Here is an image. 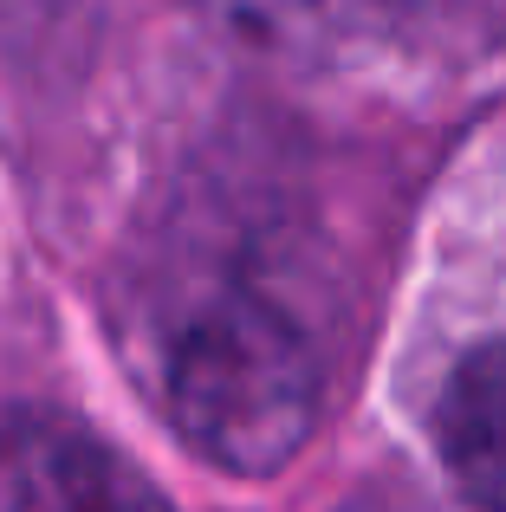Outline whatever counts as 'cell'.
Listing matches in <instances>:
<instances>
[{"instance_id":"cell-1","label":"cell","mask_w":506,"mask_h":512,"mask_svg":"<svg viewBox=\"0 0 506 512\" xmlns=\"http://www.w3.org/2000/svg\"><path fill=\"white\" fill-rule=\"evenodd\" d=\"M325 396V350L260 286H221L176 318L163 350V402L202 461L273 474L299 454Z\"/></svg>"},{"instance_id":"cell-2","label":"cell","mask_w":506,"mask_h":512,"mask_svg":"<svg viewBox=\"0 0 506 512\" xmlns=\"http://www.w3.org/2000/svg\"><path fill=\"white\" fill-rule=\"evenodd\" d=\"M260 33L318 52L461 59L506 33V0H234Z\"/></svg>"},{"instance_id":"cell-3","label":"cell","mask_w":506,"mask_h":512,"mask_svg":"<svg viewBox=\"0 0 506 512\" xmlns=\"http://www.w3.org/2000/svg\"><path fill=\"white\" fill-rule=\"evenodd\" d=\"M0 512H169V500L85 422L0 415Z\"/></svg>"},{"instance_id":"cell-4","label":"cell","mask_w":506,"mask_h":512,"mask_svg":"<svg viewBox=\"0 0 506 512\" xmlns=\"http://www.w3.org/2000/svg\"><path fill=\"white\" fill-rule=\"evenodd\" d=\"M435 448H442L455 487L468 493V506L506 512V338L468 350L442 383Z\"/></svg>"},{"instance_id":"cell-5","label":"cell","mask_w":506,"mask_h":512,"mask_svg":"<svg viewBox=\"0 0 506 512\" xmlns=\"http://www.w3.org/2000/svg\"><path fill=\"white\" fill-rule=\"evenodd\" d=\"M344 512H429L416 500V493H396V487H383V493H364V500H351Z\"/></svg>"}]
</instances>
